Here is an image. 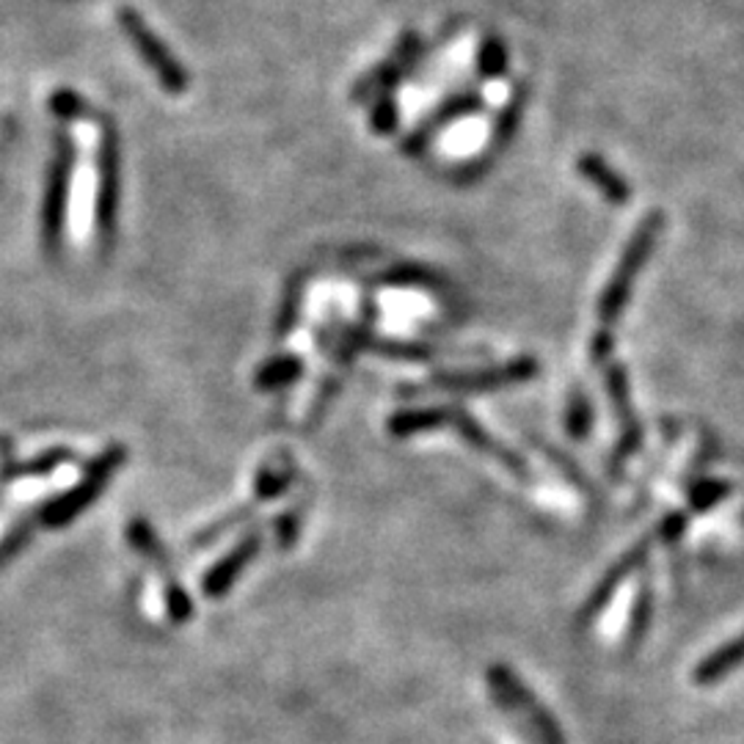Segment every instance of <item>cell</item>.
I'll list each match as a JSON object with an SVG mask.
<instances>
[{"label":"cell","mask_w":744,"mask_h":744,"mask_svg":"<svg viewBox=\"0 0 744 744\" xmlns=\"http://www.w3.org/2000/svg\"><path fill=\"white\" fill-rule=\"evenodd\" d=\"M660 229H662L660 213L649 215V219L640 223L637 234H634V240L629 243V251L623 254V262H621V268H617L615 279H612L604 298H601V320H604V323H612V320L621 314V309L626 306V298H629V290H632L634 273L640 271L643 260H649Z\"/></svg>","instance_id":"cell-2"},{"label":"cell","mask_w":744,"mask_h":744,"mask_svg":"<svg viewBox=\"0 0 744 744\" xmlns=\"http://www.w3.org/2000/svg\"><path fill=\"white\" fill-rule=\"evenodd\" d=\"M422 53V42L414 31L403 33L394 48V53L389 56L386 61L375 64L368 74H362V80L353 89V100L364 102V100H375L381 94H392L400 83H403L405 74L411 72V67L416 64Z\"/></svg>","instance_id":"cell-3"},{"label":"cell","mask_w":744,"mask_h":744,"mask_svg":"<svg viewBox=\"0 0 744 744\" xmlns=\"http://www.w3.org/2000/svg\"><path fill=\"white\" fill-rule=\"evenodd\" d=\"M257 549H260V535H249L245 537L243 543H240L238 549H234L232 554H229V557H223L219 565H215L213 571H210L208 576H204V582H202V591L208 593V595H223L229 591V587H232V582H234V576L240 574V571H243V565L249 563L251 557H254L257 554Z\"/></svg>","instance_id":"cell-10"},{"label":"cell","mask_w":744,"mask_h":744,"mask_svg":"<svg viewBox=\"0 0 744 744\" xmlns=\"http://www.w3.org/2000/svg\"><path fill=\"white\" fill-rule=\"evenodd\" d=\"M50 111L61 119V122H78V119L89 117V108H86L83 97L74 94L70 89H59L50 97Z\"/></svg>","instance_id":"cell-15"},{"label":"cell","mask_w":744,"mask_h":744,"mask_svg":"<svg viewBox=\"0 0 744 744\" xmlns=\"http://www.w3.org/2000/svg\"><path fill=\"white\" fill-rule=\"evenodd\" d=\"M56 158L50 165V191H48V223L50 229H59L64 219L67 199H70L72 171H74V141L67 133H59Z\"/></svg>","instance_id":"cell-6"},{"label":"cell","mask_w":744,"mask_h":744,"mask_svg":"<svg viewBox=\"0 0 744 744\" xmlns=\"http://www.w3.org/2000/svg\"><path fill=\"white\" fill-rule=\"evenodd\" d=\"M119 202V139L111 124L100 130V152H97V219L102 229L111 227Z\"/></svg>","instance_id":"cell-5"},{"label":"cell","mask_w":744,"mask_h":744,"mask_svg":"<svg viewBox=\"0 0 744 744\" xmlns=\"http://www.w3.org/2000/svg\"><path fill=\"white\" fill-rule=\"evenodd\" d=\"M370 128L375 135H392L400 128V108L392 94H381L372 100Z\"/></svg>","instance_id":"cell-13"},{"label":"cell","mask_w":744,"mask_h":744,"mask_svg":"<svg viewBox=\"0 0 744 744\" xmlns=\"http://www.w3.org/2000/svg\"><path fill=\"white\" fill-rule=\"evenodd\" d=\"M507 44L505 39L489 33L477 48V74L483 80H500L507 72Z\"/></svg>","instance_id":"cell-11"},{"label":"cell","mask_w":744,"mask_h":744,"mask_svg":"<svg viewBox=\"0 0 744 744\" xmlns=\"http://www.w3.org/2000/svg\"><path fill=\"white\" fill-rule=\"evenodd\" d=\"M117 20L124 37H128V42L133 44V50L139 53V59L144 61L147 70L154 74V80H158L169 94H185V91L191 89V72L185 70V64L177 61V56L171 53L169 44L147 26L144 17H141L135 9H130V6H124V9H119Z\"/></svg>","instance_id":"cell-1"},{"label":"cell","mask_w":744,"mask_h":744,"mask_svg":"<svg viewBox=\"0 0 744 744\" xmlns=\"http://www.w3.org/2000/svg\"><path fill=\"white\" fill-rule=\"evenodd\" d=\"M569 428H571V433H574V436H582V433H585V428H587V405H585V400H582V403L571 405Z\"/></svg>","instance_id":"cell-17"},{"label":"cell","mask_w":744,"mask_h":744,"mask_svg":"<svg viewBox=\"0 0 744 744\" xmlns=\"http://www.w3.org/2000/svg\"><path fill=\"white\" fill-rule=\"evenodd\" d=\"M130 537H133V546L139 549L141 554L149 560H154L158 563V569L163 571L165 576V593H169V610L171 615L177 617V621H185L188 615H191V601H188V595L182 593V587L177 585L174 576H171L169 571V560H165L163 549H160V543L154 541L152 530H149L147 521H133V526H130Z\"/></svg>","instance_id":"cell-7"},{"label":"cell","mask_w":744,"mask_h":744,"mask_svg":"<svg viewBox=\"0 0 744 744\" xmlns=\"http://www.w3.org/2000/svg\"><path fill=\"white\" fill-rule=\"evenodd\" d=\"M576 171H580L585 180H591L593 185L599 188V193L606 199V202L626 204L629 199H632V188H629V182L623 180V177L617 174V171L612 169L604 158H599V154H582V158L576 160Z\"/></svg>","instance_id":"cell-9"},{"label":"cell","mask_w":744,"mask_h":744,"mask_svg":"<svg viewBox=\"0 0 744 744\" xmlns=\"http://www.w3.org/2000/svg\"><path fill=\"white\" fill-rule=\"evenodd\" d=\"M535 364L532 362H513L507 368L500 370H483V372H469V375H442L436 378V389H472V392H483V389H500L507 383L526 381V378L535 375Z\"/></svg>","instance_id":"cell-8"},{"label":"cell","mask_w":744,"mask_h":744,"mask_svg":"<svg viewBox=\"0 0 744 744\" xmlns=\"http://www.w3.org/2000/svg\"><path fill=\"white\" fill-rule=\"evenodd\" d=\"M521 111H524V94H511V100L505 102V108H502L500 119H496V128H494V144H505V141L513 139V133H516L519 128V119H521Z\"/></svg>","instance_id":"cell-14"},{"label":"cell","mask_w":744,"mask_h":744,"mask_svg":"<svg viewBox=\"0 0 744 744\" xmlns=\"http://www.w3.org/2000/svg\"><path fill=\"white\" fill-rule=\"evenodd\" d=\"M483 108H485V97L480 94V91L469 89V91H461V94H452L450 100H444L442 105L431 113V117L422 119L420 128H414L409 135H405L400 149H403L405 154H422L428 147H431V141L436 139L439 133H444L446 128H452L458 119L477 117Z\"/></svg>","instance_id":"cell-4"},{"label":"cell","mask_w":744,"mask_h":744,"mask_svg":"<svg viewBox=\"0 0 744 744\" xmlns=\"http://www.w3.org/2000/svg\"><path fill=\"white\" fill-rule=\"evenodd\" d=\"M742 660H744V637L736 640V643L725 645L717 656L703 662L701 670H697V681H701V684H706V681H717L720 675L728 673V670L734 665H740Z\"/></svg>","instance_id":"cell-12"},{"label":"cell","mask_w":744,"mask_h":744,"mask_svg":"<svg viewBox=\"0 0 744 744\" xmlns=\"http://www.w3.org/2000/svg\"><path fill=\"white\" fill-rule=\"evenodd\" d=\"M298 372H301V362H298V359H282V362L265 368V372L257 378V383H260V389L282 386V383H288V381H293V378H298Z\"/></svg>","instance_id":"cell-16"}]
</instances>
